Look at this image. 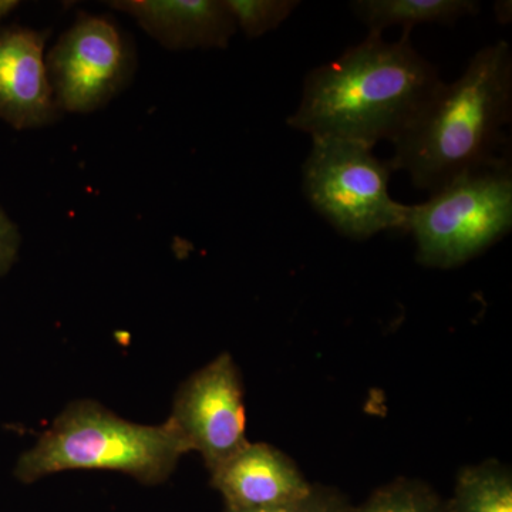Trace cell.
<instances>
[{
    "instance_id": "6da1fadb",
    "label": "cell",
    "mask_w": 512,
    "mask_h": 512,
    "mask_svg": "<svg viewBox=\"0 0 512 512\" xmlns=\"http://www.w3.org/2000/svg\"><path fill=\"white\" fill-rule=\"evenodd\" d=\"M443 83L437 67L414 49L410 33L397 42L369 33L306 76L288 126L312 138L394 144Z\"/></svg>"
},
{
    "instance_id": "7a4b0ae2",
    "label": "cell",
    "mask_w": 512,
    "mask_h": 512,
    "mask_svg": "<svg viewBox=\"0 0 512 512\" xmlns=\"http://www.w3.org/2000/svg\"><path fill=\"white\" fill-rule=\"evenodd\" d=\"M512 52L505 40L478 50L456 82L443 83L394 146L392 171L436 192L461 175L510 158Z\"/></svg>"
},
{
    "instance_id": "3957f363",
    "label": "cell",
    "mask_w": 512,
    "mask_h": 512,
    "mask_svg": "<svg viewBox=\"0 0 512 512\" xmlns=\"http://www.w3.org/2000/svg\"><path fill=\"white\" fill-rule=\"evenodd\" d=\"M191 453L173 421L143 426L93 400L69 404L16 463L15 477L32 484L67 470L120 471L146 485L163 483Z\"/></svg>"
},
{
    "instance_id": "277c9868",
    "label": "cell",
    "mask_w": 512,
    "mask_h": 512,
    "mask_svg": "<svg viewBox=\"0 0 512 512\" xmlns=\"http://www.w3.org/2000/svg\"><path fill=\"white\" fill-rule=\"evenodd\" d=\"M511 228L510 158L461 175L407 211L406 232L416 242L417 261L430 268L466 264L507 237Z\"/></svg>"
},
{
    "instance_id": "5b68a950",
    "label": "cell",
    "mask_w": 512,
    "mask_h": 512,
    "mask_svg": "<svg viewBox=\"0 0 512 512\" xmlns=\"http://www.w3.org/2000/svg\"><path fill=\"white\" fill-rule=\"evenodd\" d=\"M392 173L367 144L315 137L302 165L303 192L345 237L362 241L392 229L406 232L409 205L389 194Z\"/></svg>"
},
{
    "instance_id": "8992f818",
    "label": "cell",
    "mask_w": 512,
    "mask_h": 512,
    "mask_svg": "<svg viewBox=\"0 0 512 512\" xmlns=\"http://www.w3.org/2000/svg\"><path fill=\"white\" fill-rule=\"evenodd\" d=\"M46 70L60 111L93 113L130 84L136 53L113 20L82 13L50 49Z\"/></svg>"
},
{
    "instance_id": "52a82bcc",
    "label": "cell",
    "mask_w": 512,
    "mask_h": 512,
    "mask_svg": "<svg viewBox=\"0 0 512 512\" xmlns=\"http://www.w3.org/2000/svg\"><path fill=\"white\" fill-rule=\"evenodd\" d=\"M170 420L210 473L249 443L244 392L234 360L222 353L194 373L175 396Z\"/></svg>"
},
{
    "instance_id": "ba28073f",
    "label": "cell",
    "mask_w": 512,
    "mask_h": 512,
    "mask_svg": "<svg viewBox=\"0 0 512 512\" xmlns=\"http://www.w3.org/2000/svg\"><path fill=\"white\" fill-rule=\"evenodd\" d=\"M50 30L0 26V119L16 130L52 124L59 117L45 47Z\"/></svg>"
},
{
    "instance_id": "9c48e42d",
    "label": "cell",
    "mask_w": 512,
    "mask_h": 512,
    "mask_svg": "<svg viewBox=\"0 0 512 512\" xmlns=\"http://www.w3.org/2000/svg\"><path fill=\"white\" fill-rule=\"evenodd\" d=\"M211 484L224 497L227 511L278 507L302 500L313 491L291 458L264 443H248L212 470Z\"/></svg>"
},
{
    "instance_id": "30bf717a",
    "label": "cell",
    "mask_w": 512,
    "mask_h": 512,
    "mask_svg": "<svg viewBox=\"0 0 512 512\" xmlns=\"http://www.w3.org/2000/svg\"><path fill=\"white\" fill-rule=\"evenodd\" d=\"M109 5L170 50L227 49L238 30L225 0H119Z\"/></svg>"
},
{
    "instance_id": "8fae6325",
    "label": "cell",
    "mask_w": 512,
    "mask_h": 512,
    "mask_svg": "<svg viewBox=\"0 0 512 512\" xmlns=\"http://www.w3.org/2000/svg\"><path fill=\"white\" fill-rule=\"evenodd\" d=\"M350 9L369 33L382 35L390 26H402L410 33L414 26L437 23L453 26L458 20L477 16L476 0H355Z\"/></svg>"
},
{
    "instance_id": "7c38bea8",
    "label": "cell",
    "mask_w": 512,
    "mask_h": 512,
    "mask_svg": "<svg viewBox=\"0 0 512 512\" xmlns=\"http://www.w3.org/2000/svg\"><path fill=\"white\" fill-rule=\"evenodd\" d=\"M447 507L450 512H512L510 470L495 463L464 468Z\"/></svg>"
},
{
    "instance_id": "4fadbf2b",
    "label": "cell",
    "mask_w": 512,
    "mask_h": 512,
    "mask_svg": "<svg viewBox=\"0 0 512 512\" xmlns=\"http://www.w3.org/2000/svg\"><path fill=\"white\" fill-rule=\"evenodd\" d=\"M348 512H450L446 503L427 485L399 480L377 490L360 507Z\"/></svg>"
},
{
    "instance_id": "5bb4252c",
    "label": "cell",
    "mask_w": 512,
    "mask_h": 512,
    "mask_svg": "<svg viewBox=\"0 0 512 512\" xmlns=\"http://www.w3.org/2000/svg\"><path fill=\"white\" fill-rule=\"evenodd\" d=\"M225 5L249 39H258L276 30L299 8V0H225Z\"/></svg>"
},
{
    "instance_id": "9a60e30c",
    "label": "cell",
    "mask_w": 512,
    "mask_h": 512,
    "mask_svg": "<svg viewBox=\"0 0 512 512\" xmlns=\"http://www.w3.org/2000/svg\"><path fill=\"white\" fill-rule=\"evenodd\" d=\"M349 508L345 498L336 491L313 487V491L308 497L295 501V503L264 508V510L227 512H348Z\"/></svg>"
},
{
    "instance_id": "2e32d148",
    "label": "cell",
    "mask_w": 512,
    "mask_h": 512,
    "mask_svg": "<svg viewBox=\"0 0 512 512\" xmlns=\"http://www.w3.org/2000/svg\"><path fill=\"white\" fill-rule=\"evenodd\" d=\"M20 232L15 222L0 207V278H3L18 259Z\"/></svg>"
},
{
    "instance_id": "e0dca14e",
    "label": "cell",
    "mask_w": 512,
    "mask_h": 512,
    "mask_svg": "<svg viewBox=\"0 0 512 512\" xmlns=\"http://www.w3.org/2000/svg\"><path fill=\"white\" fill-rule=\"evenodd\" d=\"M19 5L18 0H0V26H2L3 19L8 18L10 13L15 12Z\"/></svg>"
},
{
    "instance_id": "ac0fdd59",
    "label": "cell",
    "mask_w": 512,
    "mask_h": 512,
    "mask_svg": "<svg viewBox=\"0 0 512 512\" xmlns=\"http://www.w3.org/2000/svg\"><path fill=\"white\" fill-rule=\"evenodd\" d=\"M495 16L503 20L504 23L511 20V3L510 2H497L495 3Z\"/></svg>"
}]
</instances>
